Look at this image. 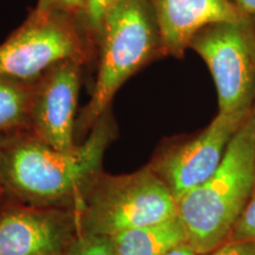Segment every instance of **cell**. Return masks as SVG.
Listing matches in <instances>:
<instances>
[{
	"label": "cell",
	"instance_id": "cell-1",
	"mask_svg": "<svg viewBox=\"0 0 255 255\" xmlns=\"http://www.w3.org/2000/svg\"><path fill=\"white\" fill-rule=\"evenodd\" d=\"M115 130L104 114L90 135L72 151L57 150L28 131L6 137L1 180L31 206L78 207L85 191L101 173L102 159Z\"/></svg>",
	"mask_w": 255,
	"mask_h": 255
},
{
	"label": "cell",
	"instance_id": "cell-2",
	"mask_svg": "<svg viewBox=\"0 0 255 255\" xmlns=\"http://www.w3.org/2000/svg\"><path fill=\"white\" fill-rule=\"evenodd\" d=\"M255 188V143L252 111L238 130L218 170L177 201L187 242L199 255L214 251L229 235Z\"/></svg>",
	"mask_w": 255,
	"mask_h": 255
},
{
	"label": "cell",
	"instance_id": "cell-3",
	"mask_svg": "<svg viewBox=\"0 0 255 255\" xmlns=\"http://www.w3.org/2000/svg\"><path fill=\"white\" fill-rule=\"evenodd\" d=\"M101 59L91 100L79 128L90 129L107 114L119 89L152 57L161 41L150 0H117L101 27Z\"/></svg>",
	"mask_w": 255,
	"mask_h": 255
},
{
	"label": "cell",
	"instance_id": "cell-4",
	"mask_svg": "<svg viewBox=\"0 0 255 255\" xmlns=\"http://www.w3.org/2000/svg\"><path fill=\"white\" fill-rule=\"evenodd\" d=\"M76 210L79 231L114 238L177 218V202L150 165L135 173L98 174Z\"/></svg>",
	"mask_w": 255,
	"mask_h": 255
},
{
	"label": "cell",
	"instance_id": "cell-5",
	"mask_svg": "<svg viewBox=\"0 0 255 255\" xmlns=\"http://www.w3.org/2000/svg\"><path fill=\"white\" fill-rule=\"evenodd\" d=\"M87 44L73 17L33 9L20 27L0 44V77L36 82L57 64L84 63Z\"/></svg>",
	"mask_w": 255,
	"mask_h": 255
},
{
	"label": "cell",
	"instance_id": "cell-6",
	"mask_svg": "<svg viewBox=\"0 0 255 255\" xmlns=\"http://www.w3.org/2000/svg\"><path fill=\"white\" fill-rule=\"evenodd\" d=\"M253 21L212 24L189 47L202 57L218 90L219 114L246 117L255 100Z\"/></svg>",
	"mask_w": 255,
	"mask_h": 255
},
{
	"label": "cell",
	"instance_id": "cell-7",
	"mask_svg": "<svg viewBox=\"0 0 255 255\" xmlns=\"http://www.w3.org/2000/svg\"><path fill=\"white\" fill-rule=\"evenodd\" d=\"M247 117L218 114L195 135L169 141L156 151L149 165L167 184L176 202L218 170L229 142Z\"/></svg>",
	"mask_w": 255,
	"mask_h": 255
},
{
	"label": "cell",
	"instance_id": "cell-8",
	"mask_svg": "<svg viewBox=\"0 0 255 255\" xmlns=\"http://www.w3.org/2000/svg\"><path fill=\"white\" fill-rule=\"evenodd\" d=\"M81 65L76 60H66L34 82L28 132L57 150L72 151L77 148L73 133Z\"/></svg>",
	"mask_w": 255,
	"mask_h": 255
},
{
	"label": "cell",
	"instance_id": "cell-9",
	"mask_svg": "<svg viewBox=\"0 0 255 255\" xmlns=\"http://www.w3.org/2000/svg\"><path fill=\"white\" fill-rule=\"evenodd\" d=\"M78 231L75 209L19 207L0 216V255H63Z\"/></svg>",
	"mask_w": 255,
	"mask_h": 255
},
{
	"label": "cell",
	"instance_id": "cell-10",
	"mask_svg": "<svg viewBox=\"0 0 255 255\" xmlns=\"http://www.w3.org/2000/svg\"><path fill=\"white\" fill-rule=\"evenodd\" d=\"M157 24L161 55L182 57L193 38L219 23H244L248 17L233 0H150Z\"/></svg>",
	"mask_w": 255,
	"mask_h": 255
},
{
	"label": "cell",
	"instance_id": "cell-11",
	"mask_svg": "<svg viewBox=\"0 0 255 255\" xmlns=\"http://www.w3.org/2000/svg\"><path fill=\"white\" fill-rule=\"evenodd\" d=\"M111 240L117 255H164L187 242V234L177 216L159 225L122 232Z\"/></svg>",
	"mask_w": 255,
	"mask_h": 255
},
{
	"label": "cell",
	"instance_id": "cell-12",
	"mask_svg": "<svg viewBox=\"0 0 255 255\" xmlns=\"http://www.w3.org/2000/svg\"><path fill=\"white\" fill-rule=\"evenodd\" d=\"M34 82L0 77V135L30 130Z\"/></svg>",
	"mask_w": 255,
	"mask_h": 255
},
{
	"label": "cell",
	"instance_id": "cell-13",
	"mask_svg": "<svg viewBox=\"0 0 255 255\" xmlns=\"http://www.w3.org/2000/svg\"><path fill=\"white\" fill-rule=\"evenodd\" d=\"M63 255H117L113 240L102 235L78 231Z\"/></svg>",
	"mask_w": 255,
	"mask_h": 255
},
{
	"label": "cell",
	"instance_id": "cell-14",
	"mask_svg": "<svg viewBox=\"0 0 255 255\" xmlns=\"http://www.w3.org/2000/svg\"><path fill=\"white\" fill-rule=\"evenodd\" d=\"M228 240L255 241V188Z\"/></svg>",
	"mask_w": 255,
	"mask_h": 255
},
{
	"label": "cell",
	"instance_id": "cell-15",
	"mask_svg": "<svg viewBox=\"0 0 255 255\" xmlns=\"http://www.w3.org/2000/svg\"><path fill=\"white\" fill-rule=\"evenodd\" d=\"M34 9L39 12H56L76 17L79 14H85L87 0H38Z\"/></svg>",
	"mask_w": 255,
	"mask_h": 255
},
{
	"label": "cell",
	"instance_id": "cell-16",
	"mask_svg": "<svg viewBox=\"0 0 255 255\" xmlns=\"http://www.w3.org/2000/svg\"><path fill=\"white\" fill-rule=\"evenodd\" d=\"M117 0H87L85 20L88 28L95 33H100L105 15Z\"/></svg>",
	"mask_w": 255,
	"mask_h": 255
},
{
	"label": "cell",
	"instance_id": "cell-17",
	"mask_svg": "<svg viewBox=\"0 0 255 255\" xmlns=\"http://www.w3.org/2000/svg\"><path fill=\"white\" fill-rule=\"evenodd\" d=\"M203 255H255V241L227 240L214 251Z\"/></svg>",
	"mask_w": 255,
	"mask_h": 255
},
{
	"label": "cell",
	"instance_id": "cell-18",
	"mask_svg": "<svg viewBox=\"0 0 255 255\" xmlns=\"http://www.w3.org/2000/svg\"><path fill=\"white\" fill-rule=\"evenodd\" d=\"M164 255H199L194 251V248L190 246L188 242H183V244L177 245L176 247L171 248L170 251L167 252Z\"/></svg>",
	"mask_w": 255,
	"mask_h": 255
},
{
	"label": "cell",
	"instance_id": "cell-19",
	"mask_svg": "<svg viewBox=\"0 0 255 255\" xmlns=\"http://www.w3.org/2000/svg\"><path fill=\"white\" fill-rule=\"evenodd\" d=\"M248 17H255V0H233Z\"/></svg>",
	"mask_w": 255,
	"mask_h": 255
},
{
	"label": "cell",
	"instance_id": "cell-20",
	"mask_svg": "<svg viewBox=\"0 0 255 255\" xmlns=\"http://www.w3.org/2000/svg\"><path fill=\"white\" fill-rule=\"evenodd\" d=\"M252 45H253V51H254V56H255V30L253 26V38H252ZM252 120H253V130H254V143H255V100H254V104L253 108H252Z\"/></svg>",
	"mask_w": 255,
	"mask_h": 255
},
{
	"label": "cell",
	"instance_id": "cell-21",
	"mask_svg": "<svg viewBox=\"0 0 255 255\" xmlns=\"http://www.w3.org/2000/svg\"><path fill=\"white\" fill-rule=\"evenodd\" d=\"M5 141H6V137H2L0 135V180H1V163H2V152H4Z\"/></svg>",
	"mask_w": 255,
	"mask_h": 255
},
{
	"label": "cell",
	"instance_id": "cell-22",
	"mask_svg": "<svg viewBox=\"0 0 255 255\" xmlns=\"http://www.w3.org/2000/svg\"><path fill=\"white\" fill-rule=\"evenodd\" d=\"M252 18V21H253V26H254V30H255V17H251Z\"/></svg>",
	"mask_w": 255,
	"mask_h": 255
}]
</instances>
